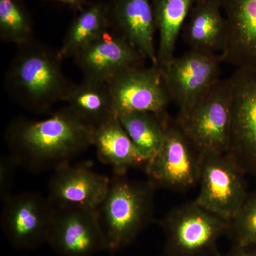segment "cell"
I'll use <instances>...</instances> for the list:
<instances>
[{"label": "cell", "mask_w": 256, "mask_h": 256, "mask_svg": "<svg viewBox=\"0 0 256 256\" xmlns=\"http://www.w3.org/2000/svg\"><path fill=\"white\" fill-rule=\"evenodd\" d=\"M92 133L66 106L43 120L13 121L6 140L18 166L37 173L70 163L92 146Z\"/></svg>", "instance_id": "6da1fadb"}, {"label": "cell", "mask_w": 256, "mask_h": 256, "mask_svg": "<svg viewBox=\"0 0 256 256\" xmlns=\"http://www.w3.org/2000/svg\"><path fill=\"white\" fill-rule=\"evenodd\" d=\"M58 50L37 41L18 47L4 76V88L15 104L37 114L63 102L72 82L64 75Z\"/></svg>", "instance_id": "7a4b0ae2"}, {"label": "cell", "mask_w": 256, "mask_h": 256, "mask_svg": "<svg viewBox=\"0 0 256 256\" xmlns=\"http://www.w3.org/2000/svg\"><path fill=\"white\" fill-rule=\"evenodd\" d=\"M156 188L126 175L114 174L102 203L96 208L108 250L127 246L152 222Z\"/></svg>", "instance_id": "3957f363"}, {"label": "cell", "mask_w": 256, "mask_h": 256, "mask_svg": "<svg viewBox=\"0 0 256 256\" xmlns=\"http://www.w3.org/2000/svg\"><path fill=\"white\" fill-rule=\"evenodd\" d=\"M201 158L228 153L232 128L230 79H220L196 106L174 119Z\"/></svg>", "instance_id": "277c9868"}, {"label": "cell", "mask_w": 256, "mask_h": 256, "mask_svg": "<svg viewBox=\"0 0 256 256\" xmlns=\"http://www.w3.org/2000/svg\"><path fill=\"white\" fill-rule=\"evenodd\" d=\"M161 226L166 256H216L218 240L228 232V222L193 202L172 210Z\"/></svg>", "instance_id": "5b68a950"}, {"label": "cell", "mask_w": 256, "mask_h": 256, "mask_svg": "<svg viewBox=\"0 0 256 256\" xmlns=\"http://www.w3.org/2000/svg\"><path fill=\"white\" fill-rule=\"evenodd\" d=\"M201 166V156L170 117L161 148L144 166L150 182L156 188L186 192L200 183Z\"/></svg>", "instance_id": "8992f818"}, {"label": "cell", "mask_w": 256, "mask_h": 256, "mask_svg": "<svg viewBox=\"0 0 256 256\" xmlns=\"http://www.w3.org/2000/svg\"><path fill=\"white\" fill-rule=\"evenodd\" d=\"M245 173L228 153L202 158L198 206L230 222L246 200Z\"/></svg>", "instance_id": "52a82bcc"}, {"label": "cell", "mask_w": 256, "mask_h": 256, "mask_svg": "<svg viewBox=\"0 0 256 256\" xmlns=\"http://www.w3.org/2000/svg\"><path fill=\"white\" fill-rule=\"evenodd\" d=\"M223 64L220 54L190 50L160 68L178 114L191 110L218 84Z\"/></svg>", "instance_id": "ba28073f"}, {"label": "cell", "mask_w": 256, "mask_h": 256, "mask_svg": "<svg viewBox=\"0 0 256 256\" xmlns=\"http://www.w3.org/2000/svg\"><path fill=\"white\" fill-rule=\"evenodd\" d=\"M232 88V128L228 154L246 174L256 178V72L236 69Z\"/></svg>", "instance_id": "9c48e42d"}, {"label": "cell", "mask_w": 256, "mask_h": 256, "mask_svg": "<svg viewBox=\"0 0 256 256\" xmlns=\"http://www.w3.org/2000/svg\"><path fill=\"white\" fill-rule=\"evenodd\" d=\"M108 84L118 116L132 112H153L160 116L169 114L171 98L158 66L124 69Z\"/></svg>", "instance_id": "30bf717a"}, {"label": "cell", "mask_w": 256, "mask_h": 256, "mask_svg": "<svg viewBox=\"0 0 256 256\" xmlns=\"http://www.w3.org/2000/svg\"><path fill=\"white\" fill-rule=\"evenodd\" d=\"M3 203L2 228L13 247L31 250L48 242L55 210L48 197L24 193Z\"/></svg>", "instance_id": "8fae6325"}, {"label": "cell", "mask_w": 256, "mask_h": 256, "mask_svg": "<svg viewBox=\"0 0 256 256\" xmlns=\"http://www.w3.org/2000/svg\"><path fill=\"white\" fill-rule=\"evenodd\" d=\"M48 242L62 256H92L108 250L96 210L54 206Z\"/></svg>", "instance_id": "7c38bea8"}, {"label": "cell", "mask_w": 256, "mask_h": 256, "mask_svg": "<svg viewBox=\"0 0 256 256\" xmlns=\"http://www.w3.org/2000/svg\"><path fill=\"white\" fill-rule=\"evenodd\" d=\"M74 60L84 78L104 82L124 69L144 66L148 60L110 28L80 50Z\"/></svg>", "instance_id": "4fadbf2b"}, {"label": "cell", "mask_w": 256, "mask_h": 256, "mask_svg": "<svg viewBox=\"0 0 256 256\" xmlns=\"http://www.w3.org/2000/svg\"><path fill=\"white\" fill-rule=\"evenodd\" d=\"M110 178L88 166L62 165L54 170L48 184V198L54 206L96 210L105 198Z\"/></svg>", "instance_id": "5bb4252c"}, {"label": "cell", "mask_w": 256, "mask_h": 256, "mask_svg": "<svg viewBox=\"0 0 256 256\" xmlns=\"http://www.w3.org/2000/svg\"><path fill=\"white\" fill-rule=\"evenodd\" d=\"M227 24L224 64L256 72V0H218Z\"/></svg>", "instance_id": "9a60e30c"}, {"label": "cell", "mask_w": 256, "mask_h": 256, "mask_svg": "<svg viewBox=\"0 0 256 256\" xmlns=\"http://www.w3.org/2000/svg\"><path fill=\"white\" fill-rule=\"evenodd\" d=\"M108 3L111 30L127 40L152 65L158 66L151 0H109Z\"/></svg>", "instance_id": "2e32d148"}, {"label": "cell", "mask_w": 256, "mask_h": 256, "mask_svg": "<svg viewBox=\"0 0 256 256\" xmlns=\"http://www.w3.org/2000/svg\"><path fill=\"white\" fill-rule=\"evenodd\" d=\"M190 50L220 54L227 36V24L218 0H197L182 32Z\"/></svg>", "instance_id": "e0dca14e"}, {"label": "cell", "mask_w": 256, "mask_h": 256, "mask_svg": "<svg viewBox=\"0 0 256 256\" xmlns=\"http://www.w3.org/2000/svg\"><path fill=\"white\" fill-rule=\"evenodd\" d=\"M92 146L96 148L98 160L110 166L114 174L127 175L130 170L146 164L118 116L94 128Z\"/></svg>", "instance_id": "ac0fdd59"}, {"label": "cell", "mask_w": 256, "mask_h": 256, "mask_svg": "<svg viewBox=\"0 0 256 256\" xmlns=\"http://www.w3.org/2000/svg\"><path fill=\"white\" fill-rule=\"evenodd\" d=\"M63 102L92 129L118 116L108 82L85 78L79 84L72 82Z\"/></svg>", "instance_id": "d6986e66"}, {"label": "cell", "mask_w": 256, "mask_h": 256, "mask_svg": "<svg viewBox=\"0 0 256 256\" xmlns=\"http://www.w3.org/2000/svg\"><path fill=\"white\" fill-rule=\"evenodd\" d=\"M197 0H151L156 32L158 66H164L175 57L178 38Z\"/></svg>", "instance_id": "ffe728a7"}, {"label": "cell", "mask_w": 256, "mask_h": 256, "mask_svg": "<svg viewBox=\"0 0 256 256\" xmlns=\"http://www.w3.org/2000/svg\"><path fill=\"white\" fill-rule=\"evenodd\" d=\"M110 28L108 2H96L78 10L64 37L58 54L73 58L84 47Z\"/></svg>", "instance_id": "44dd1931"}, {"label": "cell", "mask_w": 256, "mask_h": 256, "mask_svg": "<svg viewBox=\"0 0 256 256\" xmlns=\"http://www.w3.org/2000/svg\"><path fill=\"white\" fill-rule=\"evenodd\" d=\"M118 117L148 163L161 148L166 122L170 116H160L150 112H132L120 114Z\"/></svg>", "instance_id": "7402d4cb"}, {"label": "cell", "mask_w": 256, "mask_h": 256, "mask_svg": "<svg viewBox=\"0 0 256 256\" xmlns=\"http://www.w3.org/2000/svg\"><path fill=\"white\" fill-rule=\"evenodd\" d=\"M0 40L18 47L35 40L31 14L24 0H0Z\"/></svg>", "instance_id": "603a6c76"}, {"label": "cell", "mask_w": 256, "mask_h": 256, "mask_svg": "<svg viewBox=\"0 0 256 256\" xmlns=\"http://www.w3.org/2000/svg\"><path fill=\"white\" fill-rule=\"evenodd\" d=\"M227 235L234 246H256V192L248 196L238 214L228 222Z\"/></svg>", "instance_id": "cb8c5ba5"}, {"label": "cell", "mask_w": 256, "mask_h": 256, "mask_svg": "<svg viewBox=\"0 0 256 256\" xmlns=\"http://www.w3.org/2000/svg\"><path fill=\"white\" fill-rule=\"evenodd\" d=\"M18 166V163L11 154L3 156L0 160V197L3 202L13 196L12 190Z\"/></svg>", "instance_id": "d4e9b609"}, {"label": "cell", "mask_w": 256, "mask_h": 256, "mask_svg": "<svg viewBox=\"0 0 256 256\" xmlns=\"http://www.w3.org/2000/svg\"><path fill=\"white\" fill-rule=\"evenodd\" d=\"M226 256H256V246H234L232 252Z\"/></svg>", "instance_id": "484cf974"}, {"label": "cell", "mask_w": 256, "mask_h": 256, "mask_svg": "<svg viewBox=\"0 0 256 256\" xmlns=\"http://www.w3.org/2000/svg\"><path fill=\"white\" fill-rule=\"evenodd\" d=\"M50 1L56 2L68 5L70 8L76 10L77 11L82 10L85 6V1L84 0H50Z\"/></svg>", "instance_id": "4316f807"}, {"label": "cell", "mask_w": 256, "mask_h": 256, "mask_svg": "<svg viewBox=\"0 0 256 256\" xmlns=\"http://www.w3.org/2000/svg\"><path fill=\"white\" fill-rule=\"evenodd\" d=\"M216 256H222V254H220V252H218V254H217V255Z\"/></svg>", "instance_id": "83f0119b"}]
</instances>
